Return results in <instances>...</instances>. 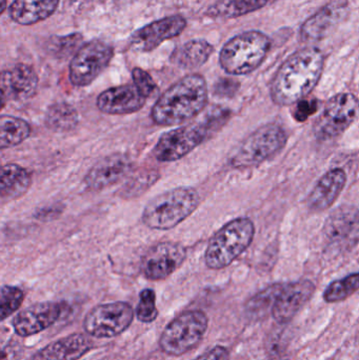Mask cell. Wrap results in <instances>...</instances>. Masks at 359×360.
<instances>
[{"mask_svg":"<svg viewBox=\"0 0 359 360\" xmlns=\"http://www.w3.org/2000/svg\"><path fill=\"white\" fill-rule=\"evenodd\" d=\"M113 56V46L103 40L82 44L70 63V82L78 88L90 86L107 69Z\"/></svg>","mask_w":359,"mask_h":360,"instance_id":"obj_10","label":"cell"},{"mask_svg":"<svg viewBox=\"0 0 359 360\" xmlns=\"http://www.w3.org/2000/svg\"><path fill=\"white\" fill-rule=\"evenodd\" d=\"M209 319L200 310H189L177 315L162 331L159 348L169 356H181L195 349L204 340Z\"/></svg>","mask_w":359,"mask_h":360,"instance_id":"obj_8","label":"cell"},{"mask_svg":"<svg viewBox=\"0 0 359 360\" xmlns=\"http://www.w3.org/2000/svg\"><path fill=\"white\" fill-rule=\"evenodd\" d=\"M208 103V86L204 76L190 74L164 91L151 112L158 126H176L202 113Z\"/></svg>","mask_w":359,"mask_h":360,"instance_id":"obj_2","label":"cell"},{"mask_svg":"<svg viewBox=\"0 0 359 360\" xmlns=\"http://www.w3.org/2000/svg\"><path fill=\"white\" fill-rule=\"evenodd\" d=\"M359 290V272L333 281L324 292V300L328 304L344 302Z\"/></svg>","mask_w":359,"mask_h":360,"instance_id":"obj_29","label":"cell"},{"mask_svg":"<svg viewBox=\"0 0 359 360\" xmlns=\"http://www.w3.org/2000/svg\"><path fill=\"white\" fill-rule=\"evenodd\" d=\"M6 0H1V13H4L6 10Z\"/></svg>","mask_w":359,"mask_h":360,"instance_id":"obj_39","label":"cell"},{"mask_svg":"<svg viewBox=\"0 0 359 360\" xmlns=\"http://www.w3.org/2000/svg\"><path fill=\"white\" fill-rule=\"evenodd\" d=\"M147 98L135 84H122L103 91L97 98V107L109 115H126L143 109Z\"/></svg>","mask_w":359,"mask_h":360,"instance_id":"obj_19","label":"cell"},{"mask_svg":"<svg viewBox=\"0 0 359 360\" xmlns=\"http://www.w3.org/2000/svg\"><path fill=\"white\" fill-rule=\"evenodd\" d=\"M159 175L153 172H145L143 174L134 175L128 184L124 186V196L134 197L143 194L150 186H153Z\"/></svg>","mask_w":359,"mask_h":360,"instance_id":"obj_33","label":"cell"},{"mask_svg":"<svg viewBox=\"0 0 359 360\" xmlns=\"http://www.w3.org/2000/svg\"><path fill=\"white\" fill-rule=\"evenodd\" d=\"M1 105L6 101H23L35 94L38 86V76L31 65L18 63L1 74Z\"/></svg>","mask_w":359,"mask_h":360,"instance_id":"obj_18","label":"cell"},{"mask_svg":"<svg viewBox=\"0 0 359 360\" xmlns=\"http://www.w3.org/2000/svg\"><path fill=\"white\" fill-rule=\"evenodd\" d=\"M67 306L65 302H38L17 313L12 321L15 333L29 338L52 327L59 321Z\"/></svg>","mask_w":359,"mask_h":360,"instance_id":"obj_14","label":"cell"},{"mask_svg":"<svg viewBox=\"0 0 359 360\" xmlns=\"http://www.w3.org/2000/svg\"><path fill=\"white\" fill-rule=\"evenodd\" d=\"M271 48V40L259 31H249L236 35L221 49L219 63L230 75L252 73L265 60Z\"/></svg>","mask_w":359,"mask_h":360,"instance_id":"obj_6","label":"cell"},{"mask_svg":"<svg viewBox=\"0 0 359 360\" xmlns=\"http://www.w3.org/2000/svg\"><path fill=\"white\" fill-rule=\"evenodd\" d=\"M359 116V101L350 93L335 95L325 103L314 122L313 132L318 139L331 141L343 134Z\"/></svg>","mask_w":359,"mask_h":360,"instance_id":"obj_9","label":"cell"},{"mask_svg":"<svg viewBox=\"0 0 359 360\" xmlns=\"http://www.w3.org/2000/svg\"><path fill=\"white\" fill-rule=\"evenodd\" d=\"M60 0H13L8 14L14 22L32 25L46 20L56 12Z\"/></svg>","mask_w":359,"mask_h":360,"instance_id":"obj_23","label":"cell"},{"mask_svg":"<svg viewBox=\"0 0 359 360\" xmlns=\"http://www.w3.org/2000/svg\"><path fill=\"white\" fill-rule=\"evenodd\" d=\"M134 316V310L128 302L98 304L84 317V329L92 338H113L130 328Z\"/></svg>","mask_w":359,"mask_h":360,"instance_id":"obj_11","label":"cell"},{"mask_svg":"<svg viewBox=\"0 0 359 360\" xmlns=\"http://www.w3.org/2000/svg\"><path fill=\"white\" fill-rule=\"evenodd\" d=\"M94 348L88 334L73 333L38 350L32 360H78Z\"/></svg>","mask_w":359,"mask_h":360,"instance_id":"obj_21","label":"cell"},{"mask_svg":"<svg viewBox=\"0 0 359 360\" xmlns=\"http://www.w3.org/2000/svg\"><path fill=\"white\" fill-rule=\"evenodd\" d=\"M81 40L82 36L78 33L53 38L50 40V52L56 57L69 56L75 51Z\"/></svg>","mask_w":359,"mask_h":360,"instance_id":"obj_34","label":"cell"},{"mask_svg":"<svg viewBox=\"0 0 359 360\" xmlns=\"http://www.w3.org/2000/svg\"><path fill=\"white\" fill-rule=\"evenodd\" d=\"M314 292L315 285L310 281L282 283L272 308V316L278 323H289L311 300Z\"/></svg>","mask_w":359,"mask_h":360,"instance_id":"obj_16","label":"cell"},{"mask_svg":"<svg viewBox=\"0 0 359 360\" xmlns=\"http://www.w3.org/2000/svg\"><path fill=\"white\" fill-rule=\"evenodd\" d=\"M31 134V127L25 120L11 115L0 118V148L2 150L16 147L27 141Z\"/></svg>","mask_w":359,"mask_h":360,"instance_id":"obj_27","label":"cell"},{"mask_svg":"<svg viewBox=\"0 0 359 360\" xmlns=\"http://www.w3.org/2000/svg\"><path fill=\"white\" fill-rule=\"evenodd\" d=\"M268 0H217L207 10L211 18L232 19L261 10Z\"/></svg>","mask_w":359,"mask_h":360,"instance_id":"obj_26","label":"cell"},{"mask_svg":"<svg viewBox=\"0 0 359 360\" xmlns=\"http://www.w3.org/2000/svg\"><path fill=\"white\" fill-rule=\"evenodd\" d=\"M347 184V174L341 168L328 171L318 180L308 196V207L314 212H322L334 205Z\"/></svg>","mask_w":359,"mask_h":360,"instance_id":"obj_22","label":"cell"},{"mask_svg":"<svg viewBox=\"0 0 359 360\" xmlns=\"http://www.w3.org/2000/svg\"><path fill=\"white\" fill-rule=\"evenodd\" d=\"M230 116L229 110L216 108L207 112L204 118L195 124L193 122L164 133L154 148V156L160 162L181 160L221 130Z\"/></svg>","mask_w":359,"mask_h":360,"instance_id":"obj_3","label":"cell"},{"mask_svg":"<svg viewBox=\"0 0 359 360\" xmlns=\"http://www.w3.org/2000/svg\"><path fill=\"white\" fill-rule=\"evenodd\" d=\"M282 283L270 285L267 289L257 293L254 297L251 298L247 304V311L250 314L259 316L265 315L268 311H272L276 296L282 288Z\"/></svg>","mask_w":359,"mask_h":360,"instance_id":"obj_30","label":"cell"},{"mask_svg":"<svg viewBox=\"0 0 359 360\" xmlns=\"http://www.w3.org/2000/svg\"><path fill=\"white\" fill-rule=\"evenodd\" d=\"M348 12L349 6L345 0L330 2L303 22L301 29V39L313 42L328 37L343 22Z\"/></svg>","mask_w":359,"mask_h":360,"instance_id":"obj_17","label":"cell"},{"mask_svg":"<svg viewBox=\"0 0 359 360\" xmlns=\"http://www.w3.org/2000/svg\"><path fill=\"white\" fill-rule=\"evenodd\" d=\"M135 315L137 319L143 323H151L156 321L158 310L156 307V294L154 290L145 289L141 292Z\"/></svg>","mask_w":359,"mask_h":360,"instance_id":"obj_32","label":"cell"},{"mask_svg":"<svg viewBox=\"0 0 359 360\" xmlns=\"http://www.w3.org/2000/svg\"><path fill=\"white\" fill-rule=\"evenodd\" d=\"M325 58L318 48H306L291 55L274 76L271 98L278 105H291L315 89L324 71Z\"/></svg>","mask_w":359,"mask_h":360,"instance_id":"obj_1","label":"cell"},{"mask_svg":"<svg viewBox=\"0 0 359 360\" xmlns=\"http://www.w3.org/2000/svg\"><path fill=\"white\" fill-rule=\"evenodd\" d=\"M25 300L22 290L13 285H2L0 293V319L6 321L20 308Z\"/></svg>","mask_w":359,"mask_h":360,"instance_id":"obj_31","label":"cell"},{"mask_svg":"<svg viewBox=\"0 0 359 360\" xmlns=\"http://www.w3.org/2000/svg\"><path fill=\"white\" fill-rule=\"evenodd\" d=\"M213 52L214 46L207 40H190L173 51L171 63L181 69H197L209 60Z\"/></svg>","mask_w":359,"mask_h":360,"instance_id":"obj_25","label":"cell"},{"mask_svg":"<svg viewBox=\"0 0 359 360\" xmlns=\"http://www.w3.org/2000/svg\"><path fill=\"white\" fill-rule=\"evenodd\" d=\"M132 168L129 156L126 154H113L99 160L91 168L84 177V184L91 190H103L117 184Z\"/></svg>","mask_w":359,"mask_h":360,"instance_id":"obj_20","label":"cell"},{"mask_svg":"<svg viewBox=\"0 0 359 360\" xmlns=\"http://www.w3.org/2000/svg\"><path fill=\"white\" fill-rule=\"evenodd\" d=\"M200 202V194L191 186L166 191L145 205L143 224L152 230H171L191 216Z\"/></svg>","mask_w":359,"mask_h":360,"instance_id":"obj_4","label":"cell"},{"mask_svg":"<svg viewBox=\"0 0 359 360\" xmlns=\"http://www.w3.org/2000/svg\"><path fill=\"white\" fill-rule=\"evenodd\" d=\"M193 360H230V352L225 347L215 346Z\"/></svg>","mask_w":359,"mask_h":360,"instance_id":"obj_38","label":"cell"},{"mask_svg":"<svg viewBox=\"0 0 359 360\" xmlns=\"http://www.w3.org/2000/svg\"><path fill=\"white\" fill-rule=\"evenodd\" d=\"M32 184V175L27 169L16 164L2 166L0 173L1 202H10L22 197Z\"/></svg>","mask_w":359,"mask_h":360,"instance_id":"obj_24","label":"cell"},{"mask_svg":"<svg viewBox=\"0 0 359 360\" xmlns=\"http://www.w3.org/2000/svg\"><path fill=\"white\" fill-rule=\"evenodd\" d=\"M133 84L143 97L149 98L157 92V86L149 73L141 68H135L132 71Z\"/></svg>","mask_w":359,"mask_h":360,"instance_id":"obj_35","label":"cell"},{"mask_svg":"<svg viewBox=\"0 0 359 360\" xmlns=\"http://www.w3.org/2000/svg\"><path fill=\"white\" fill-rule=\"evenodd\" d=\"M187 258L181 243L164 241L152 247L141 262L143 276L152 281H164L178 270Z\"/></svg>","mask_w":359,"mask_h":360,"instance_id":"obj_13","label":"cell"},{"mask_svg":"<svg viewBox=\"0 0 359 360\" xmlns=\"http://www.w3.org/2000/svg\"><path fill=\"white\" fill-rule=\"evenodd\" d=\"M255 226L250 218L231 220L219 229L209 241L204 262L211 270H221L237 259L252 243Z\"/></svg>","mask_w":359,"mask_h":360,"instance_id":"obj_5","label":"cell"},{"mask_svg":"<svg viewBox=\"0 0 359 360\" xmlns=\"http://www.w3.org/2000/svg\"><path fill=\"white\" fill-rule=\"evenodd\" d=\"M238 89H240V82L229 78H223L215 84L214 93L217 96L232 97L236 94Z\"/></svg>","mask_w":359,"mask_h":360,"instance_id":"obj_37","label":"cell"},{"mask_svg":"<svg viewBox=\"0 0 359 360\" xmlns=\"http://www.w3.org/2000/svg\"><path fill=\"white\" fill-rule=\"evenodd\" d=\"M79 122L77 110L67 103L51 105L46 113V124L54 132H69L74 130Z\"/></svg>","mask_w":359,"mask_h":360,"instance_id":"obj_28","label":"cell"},{"mask_svg":"<svg viewBox=\"0 0 359 360\" xmlns=\"http://www.w3.org/2000/svg\"><path fill=\"white\" fill-rule=\"evenodd\" d=\"M318 108H320V101L318 99H310V101L303 99L297 103L293 111V118L297 122H305L318 111Z\"/></svg>","mask_w":359,"mask_h":360,"instance_id":"obj_36","label":"cell"},{"mask_svg":"<svg viewBox=\"0 0 359 360\" xmlns=\"http://www.w3.org/2000/svg\"><path fill=\"white\" fill-rule=\"evenodd\" d=\"M288 141L286 130L280 124L261 126L249 135L232 154L230 166L234 169H248L259 166L278 155Z\"/></svg>","mask_w":359,"mask_h":360,"instance_id":"obj_7","label":"cell"},{"mask_svg":"<svg viewBox=\"0 0 359 360\" xmlns=\"http://www.w3.org/2000/svg\"><path fill=\"white\" fill-rule=\"evenodd\" d=\"M325 237L331 249L346 252L359 243V211L352 205H341L331 213L324 226Z\"/></svg>","mask_w":359,"mask_h":360,"instance_id":"obj_12","label":"cell"},{"mask_svg":"<svg viewBox=\"0 0 359 360\" xmlns=\"http://www.w3.org/2000/svg\"><path fill=\"white\" fill-rule=\"evenodd\" d=\"M187 20L181 15L164 17L135 31L130 38V46L139 52H151L166 40L183 33Z\"/></svg>","mask_w":359,"mask_h":360,"instance_id":"obj_15","label":"cell"}]
</instances>
